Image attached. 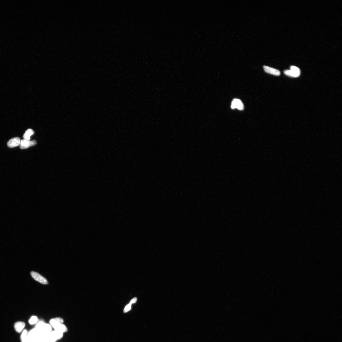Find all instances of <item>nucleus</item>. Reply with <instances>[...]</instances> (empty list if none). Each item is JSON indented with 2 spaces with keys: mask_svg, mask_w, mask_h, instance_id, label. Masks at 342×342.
I'll use <instances>...</instances> for the list:
<instances>
[{
  "mask_svg": "<svg viewBox=\"0 0 342 342\" xmlns=\"http://www.w3.org/2000/svg\"><path fill=\"white\" fill-rule=\"evenodd\" d=\"M291 70H286L285 71V74L292 77L296 78L300 75V69L297 67L291 66L290 67Z\"/></svg>",
  "mask_w": 342,
  "mask_h": 342,
  "instance_id": "obj_3",
  "label": "nucleus"
},
{
  "mask_svg": "<svg viewBox=\"0 0 342 342\" xmlns=\"http://www.w3.org/2000/svg\"><path fill=\"white\" fill-rule=\"evenodd\" d=\"M36 328L38 330L41 337H46L52 331V326L50 324L42 321L37 323Z\"/></svg>",
  "mask_w": 342,
  "mask_h": 342,
  "instance_id": "obj_1",
  "label": "nucleus"
},
{
  "mask_svg": "<svg viewBox=\"0 0 342 342\" xmlns=\"http://www.w3.org/2000/svg\"><path fill=\"white\" fill-rule=\"evenodd\" d=\"M137 300V298H133V299L130 302V303L131 304H133V303H135L136 302Z\"/></svg>",
  "mask_w": 342,
  "mask_h": 342,
  "instance_id": "obj_17",
  "label": "nucleus"
},
{
  "mask_svg": "<svg viewBox=\"0 0 342 342\" xmlns=\"http://www.w3.org/2000/svg\"><path fill=\"white\" fill-rule=\"evenodd\" d=\"M36 144L37 142L35 140L29 141L24 139H22L21 140L20 148L21 149H26Z\"/></svg>",
  "mask_w": 342,
  "mask_h": 342,
  "instance_id": "obj_6",
  "label": "nucleus"
},
{
  "mask_svg": "<svg viewBox=\"0 0 342 342\" xmlns=\"http://www.w3.org/2000/svg\"><path fill=\"white\" fill-rule=\"evenodd\" d=\"M25 326L26 324L24 322H17L15 323L14 328L16 332L20 333L23 331Z\"/></svg>",
  "mask_w": 342,
  "mask_h": 342,
  "instance_id": "obj_10",
  "label": "nucleus"
},
{
  "mask_svg": "<svg viewBox=\"0 0 342 342\" xmlns=\"http://www.w3.org/2000/svg\"><path fill=\"white\" fill-rule=\"evenodd\" d=\"M54 329L55 331L64 334L68 331V329L66 325L63 323H54L51 325Z\"/></svg>",
  "mask_w": 342,
  "mask_h": 342,
  "instance_id": "obj_4",
  "label": "nucleus"
},
{
  "mask_svg": "<svg viewBox=\"0 0 342 342\" xmlns=\"http://www.w3.org/2000/svg\"><path fill=\"white\" fill-rule=\"evenodd\" d=\"M34 133L32 129H29L23 135V138L24 139L28 141L30 140V136Z\"/></svg>",
  "mask_w": 342,
  "mask_h": 342,
  "instance_id": "obj_11",
  "label": "nucleus"
},
{
  "mask_svg": "<svg viewBox=\"0 0 342 342\" xmlns=\"http://www.w3.org/2000/svg\"><path fill=\"white\" fill-rule=\"evenodd\" d=\"M131 305H132V304H130V303L128 305H127L126 307L124 309V312H125V313H126V312H127L129 311V310H130V309H131Z\"/></svg>",
  "mask_w": 342,
  "mask_h": 342,
  "instance_id": "obj_15",
  "label": "nucleus"
},
{
  "mask_svg": "<svg viewBox=\"0 0 342 342\" xmlns=\"http://www.w3.org/2000/svg\"><path fill=\"white\" fill-rule=\"evenodd\" d=\"M32 342H45V341L43 338L40 337Z\"/></svg>",
  "mask_w": 342,
  "mask_h": 342,
  "instance_id": "obj_16",
  "label": "nucleus"
},
{
  "mask_svg": "<svg viewBox=\"0 0 342 342\" xmlns=\"http://www.w3.org/2000/svg\"><path fill=\"white\" fill-rule=\"evenodd\" d=\"M41 337L38 330L35 327L28 333L26 342H32Z\"/></svg>",
  "mask_w": 342,
  "mask_h": 342,
  "instance_id": "obj_2",
  "label": "nucleus"
},
{
  "mask_svg": "<svg viewBox=\"0 0 342 342\" xmlns=\"http://www.w3.org/2000/svg\"><path fill=\"white\" fill-rule=\"evenodd\" d=\"M263 68L265 72L267 73L276 76L280 75V72L278 70L266 66H264Z\"/></svg>",
  "mask_w": 342,
  "mask_h": 342,
  "instance_id": "obj_9",
  "label": "nucleus"
},
{
  "mask_svg": "<svg viewBox=\"0 0 342 342\" xmlns=\"http://www.w3.org/2000/svg\"><path fill=\"white\" fill-rule=\"evenodd\" d=\"M31 273L32 278L35 280L43 285L48 284V282L47 280L38 273L32 271Z\"/></svg>",
  "mask_w": 342,
  "mask_h": 342,
  "instance_id": "obj_5",
  "label": "nucleus"
},
{
  "mask_svg": "<svg viewBox=\"0 0 342 342\" xmlns=\"http://www.w3.org/2000/svg\"><path fill=\"white\" fill-rule=\"evenodd\" d=\"M50 324L51 325L52 324L57 323H63L64 320L62 318L60 317H56L53 318L52 319H51L50 321Z\"/></svg>",
  "mask_w": 342,
  "mask_h": 342,
  "instance_id": "obj_12",
  "label": "nucleus"
},
{
  "mask_svg": "<svg viewBox=\"0 0 342 342\" xmlns=\"http://www.w3.org/2000/svg\"><path fill=\"white\" fill-rule=\"evenodd\" d=\"M38 321V318L37 316H33L29 319V322L31 325H33V324L37 323Z\"/></svg>",
  "mask_w": 342,
  "mask_h": 342,
  "instance_id": "obj_14",
  "label": "nucleus"
},
{
  "mask_svg": "<svg viewBox=\"0 0 342 342\" xmlns=\"http://www.w3.org/2000/svg\"><path fill=\"white\" fill-rule=\"evenodd\" d=\"M28 333L27 330H23L21 336V342H26Z\"/></svg>",
  "mask_w": 342,
  "mask_h": 342,
  "instance_id": "obj_13",
  "label": "nucleus"
},
{
  "mask_svg": "<svg viewBox=\"0 0 342 342\" xmlns=\"http://www.w3.org/2000/svg\"><path fill=\"white\" fill-rule=\"evenodd\" d=\"M20 142L21 140L19 138H14L11 139L8 141V146L10 148H13L20 145Z\"/></svg>",
  "mask_w": 342,
  "mask_h": 342,
  "instance_id": "obj_8",
  "label": "nucleus"
},
{
  "mask_svg": "<svg viewBox=\"0 0 342 342\" xmlns=\"http://www.w3.org/2000/svg\"><path fill=\"white\" fill-rule=\"evenodd\" d=\"M231 108L232 109L237 108L240 110H243L244 108V105L240 99H234L232 102Z\"/></svg>",
  "mask_w": 342,
  "mask_h": 342,
  "instance_id": "obj_7",
  "label": "nucleus"
}]
</instances>
